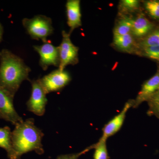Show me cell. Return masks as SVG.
Wrapping results in <instances>:
<instances>
[{
	"instance_id": "cell-19",
	"label": "cell",
	"mask_w": 159,
	"mask_h": 159,
	"mask_svg": "<svg viewBox=\"0 0 159 159\" xmlns=\"http://www.w3.org/2000/svg\"><path fill=\"white\" fill-rule=\"evenodd\" d=\"M140 2L138 0H122L119 5V10L124 14L131 13L139 9Z\"/></svg>"
},
{
	"instance_id": "cell-20",
	"label": "cell",
	"mask_w": 159,
	"mask_h": 159,
	"mask_svg": "<svg viewBox=\"0 0 159 159\" xmlns=\"http://www.w3.org/2000/svg\"><path fill=\"white\" fill-rule=\"evenodd\" d=\"M144 7L151 17L159 20V1L150 0L144 2Z\"/></svg>"
},
{
	"instance_id": "cell-7",
	"label": "cell",
	"mask_w": 159,
	"mask_h": 159,
	"mask_svg": "<svg viewBox=\"0 0 159 159\" xmlns=\"http://www.w3.org/2000/svg\"><path fill=\"white\" fill-rule=\"evenodd\" d=\"M34 49L39 54V65L46 70L51 66L59 67V53L58 47L47 42L40 46H34Z\"/></svg>"
},
{
	"instance_id": "cell-5",
	"label": "cell",
	"mask_w": 159,
	"mask_h": 159,
	"mask_svg": "<svg viewBox=\"0 0 159 159\" xmlns=\"http://www.w3.org/2000/svg\"><path fill=\"white\" fill-rule=\"evenodd\" d=\"M38 80L48 94L61 90L70 82L71 77L67 71L58 69Z\"/></svg>"
},
{
	"instance_id": "cell-22",
	"label": "cell",
	"mask_w": 159,
	"mask_h": 159,
	"mask_svg": "<svg viewBox=\"0 0 159 159\" xmlns=\"http://www.w3.org/2000/svg\"><path fill=\"white\" fill-rule=\"evenodd\" d=\"M95 144L89 146L85 149L78 153L70 154L61 155L57 157L56 159H78L80 157L84 154L92 149H94Z\"/></svg>"
},
{
	"instance_id": "cell-12",
	"label": "cell",
	"mask_w": 159,
	"mask_h": 159,
	"mask_svg": "<svg viewBox=\"0 0 159 159\" xmlns=\"http://www.w3.org/2000/svg\"><path fill=\"white\" fill-rule=\"evenodd\" d=\"M153 25L142 13L134 18L131 34L134 37L142 39L152 31Z\"/></svg>"
},
{
	"instance_id": "cell-17",
	"label": "cell",
	"mask_w": 159,
	"mask_h": 159,
	"mask_svg": "<svg viewBox=\"0 0 159 159\" xmlns=\"http://www.w3.org/2000/svg\"><path fill=\"white\" fill-rule=\"evenodd\" d=\"M107 140L101 137L99 141L95 144L94 149V159H108L109 157L107 147Z\"/></svg>"
},
{
	"instance_id": "cell-8",
	"label": "cell",
	"mask_w": 159,
	"mask_h": 159,
	"mask_svg": "<svg viewBox=\"0 0 159 159\" xmlns=\"http://www.w3.org/2000/svg\"><path fill=\"white\" fill-rule=\"evenodd\" d=\"M14 97L0 86V112L6 119L15 126L24 122L16 111L13 104Z\"/></svg>"
},
{
	"instance_id": "cell-21",
	"label": "cell",
	"mask_w": 159,
	"mask_h": 159,
	"mask_svg": "<svg viewBox=\"0 0 159 159\" xmlns=\"http://www.w3.org/2000/svg\"><path fill=\"white\" fill-rule=\"evenodd\" d=\"M140 54L150 59L159 61V45L140 49Z\"/></svg>"
},
{
	"instance_id": "cell-18",
	"label": "cell",
	"mask_w": 159,
	"mask_h": 159,
	"mask_svg": "<svg viewBox=\"0 0 159 159\" xmlns=\"http://www.w3.org/2000/svg\"><path fill=\"white\" fill-rule=\"evenodd\" d=\"M147 102L148 116H155L159 119V89L148 99Z\"/></svg>"
},
{
	"instance_id": "cell-15",
	"label": "cell",
	"mask_w": 159,
	"mask_h": 159,
	"mask_svg": "<svg viewBox=\"0 0 159 159\" xmlns=\"http://www.w3.org/2000/svg\"><path fill=\"white\" fill-rule=\"evenodd\" d=\"M134 18L122 15L117 22L114 29V35H125L131 34Z\"/></svg>"
},
{
	"instance_id": "cell-24",
	"label": "cell",
	"mask_w": 159,
	"mask_h": 159,
	"mask_svg": "<svg viewBox=\"0 0 159 159\" xmlns=\"http://www.w3.org/2000/svg\"><path fill=\"white\" fill-rule=\"evenodd\" d=\"M0 119H4V120H6V119H5V117L1 113V112H0Z\"/></svg>"
},
{
	"instance_id": "cell-2",
	"label": "cell",
	"mask_w": 159,
	"mask_h": 159,
	"mask_svg": "<svg viewBox=\"0 0 159 159\" xmlns=\"http://www.w3.org/2000/svg\"><path fill=\"white\" fill-rule=\"evenodd\" d=\"M44 134L35 126L33 119H26L15 125L11 132L12 146L18 158L29 152H35L39 155L44 153L42 140Z\"/></svg>"
},
{
	"instance_id": "cell-1",
	"label": "cell",
	"mask_w": 159,
	"mask_h": 159,
	"mask_svg": "<svg viewBox=\"0 0 159 159\" xmlns=\"http://www.w3.org/2000/svg\"><path fill=\"white\" fill-rule=\"evenodd\" d=\"M31 71L19 56L7 49L0 51V86L13 97Z\"/></svg>"
},
{
	"instance_id": "cell-6",
	"label": "cell",
	"mask_w": 159,
	"mask_h": 159,
	"mask_svg": "<svg viewBox=\"0 0 159 159\" xmlns=\"http://www.w3.org/2000/svg\"><path fill=\"white\" fill-rule=\"evenodd\" d=\"M31 93L30 99L27 102L28 110L36 116H41L45 113L48 102L46 93L41 85L37 80L30 81Z\"/></svg>"
},
{
	"instance_id": "cell-9",
	"label": "cell",
	"mask_w": 159,
	"mask_h": 159,
	"mask_svg": "<svg viewBox=\"0 0 159 159\" xmlns=\"http://www.w3.org/2000/svg\"><path fill=\"white\" fill-rule=\"evenodd\" d=\"M134 103V99L128 100L122 111L104 125L102 129V138L107 139L121 129L125 121L126 113L129 109L133 107Z\"/></svg>"
},
{
	"instance_id": "cell-13",
	"label": "cell",
	"mask_w": 159,
	"mask_h": 159,
	"mask_svg": "<svg viewBox=\"0 0 159 159\" xmlns=\"http://www.w3.org/2000/svg\"><path fill=\"white\" fill-rule=\"evenodd\" d=\"M114 46L119 51L132 53L138 52V44L131 34L125 35H114Z\"/></svg>"
},
{
	"instance_id": "cell-4",
	"label": "cell",
	"mask_w": 159,
	"mask_h": 159,
	"mask_svg": "<svg viewBox=\"0 0 159 159\" xmlns=\"http://www.w3.org/2000/svg\"><path fill=\"white\" fill-rule=\"evenodd\" d=\"M70 34L65 31H62V41L58 47L59 53V66L58 69L65 70L67 66L75 65L79 61V48L74 45L70 38Z\"/></svg>"
},
{
	"instance_id": "cell-3",
	"label": "cell",
	"mask_w": 159,
	"mask_h": 159,
	"mask_svg": "<svg viewBox=\"0 0 159 159\" xmlns=\"http://www.w3.org/2000/svg\"><path fill=\"white\" fill-rule=\"evenodd\" d=\"M22 24L32 39L41 40L44 43L48 42V37L54 31L51 19L42 15L31 19H24Z\"/></svg>"
},
{
	"instance_id": "cell-16",
	"label": "cell",
	"mask_w": 159,
	"mask_h": 159,
	"mask_svg": "<svg viewBox=\"0 0 159 159\" xmlns=\"http://www.w3.org/2000/svg\"><path fill=\"white\" fill-rule=\"evenodd\" d=\"M159 45V28L152 30L138 43V48Z\"/></svg>"
},
{
	"instance_id": "cell-10",
	"label": "cell",
	"mask_w": 159,
	"mask_h": 159,
	"mask_svg": "<svg viewBox=\"0 0 159 159\" xmlns=\"http://www.w3.org/2000/svg\"><path fill=\"white\" fill-rule=\"evenodd\" d=\"M159 89V70L151 78L145 81L135 99L133 107L136 108L148 99Z\"/></svg>"
},
{
	"instance_id": "cell-14",
	"label": "cell",
	"mask_w": 159,
	"mask_h": 159,
	"mask_svg": "<svg viewBox=\"0 0 159 159\" xmlns=\"http://www.w3.org/2000/svg\"><path fill=\"white\" fill-rule=\"evenodd\" d=\"M0 147L6 151L9 159H19L12 146L11 132L9 126L0 127Z\"/></svg>"
},
{
	"instance_id": "cell-11",
	"label": "cell",
	"mask_w": 159,
	"mask_h": 159,
	"mask_svg": "<svg viewBox=\"0 0 159 159\" xmlns=\"http://www.w3.org/2000/svg\"><path fill=\"white\" fill-rule=\"evenodd\" d=\"M67 25L70 28L69 34L82 25L80 1L68 0L66 5Z\"/></svg>"
},
{
	"instance_id": "cell-23",
	"label": "cell",
	"mask_w": 159,
	"mask_h": 159,
	"mask_svg": "<svg viewBox=\"0 0 159 159\" xmlns=\"http://www.w3.org/2000/svg\"><path fill=\"white\" fill-rule=\"evenodd\" d=\"M3 33H4L3 27L2 24L0 23V43L2 42V40Z\"/></svg>"
}]
</instances>
